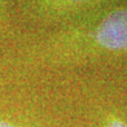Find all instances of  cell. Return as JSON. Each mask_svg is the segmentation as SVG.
<instances>
[{"mask_svg": "<svg viewBox=\"0 0 127 127\" xmlns=\"http://www.w3.org/2000/svg\"><path fill=\"white\" fill-rule=\"evenodd\" d=\"M35 55L39 60L57 65L126 62L127 5H117L62 29L40 45Z\"/></svg>", "mask_w": 127, "mask_h": 127, "instance_id": "cell-1", "label": "cell"}, {"mask_svg": "<svg viewBox=\"0 0 127 127\" xmlns=\"http://www.w3.org/2000/svg\"><path fill=\"white\" fill-rule=\"evenodd\" d=\"M122 1L123 0H40V4L48 13L65 20L67 27L121 5Z\"/></svg>", "mask_w": 127, "mask_h": 127, "instance_id": "cell-2", "label": "cell"}, {"mask_svg": "<svg viewBox=\"0 0 127 127\" xmlns=\"http://www.w3.org/2000/svg\"><path fill=\"white\" fill-rule=\"evenodd\" d=\"M94 127H127V112L118 106H106L97 113Z\"/></svg>", "mask_w": 127, "mask_h": 127, "instance_id": "cell-3", "label": "cell"}, {"mask_svg": "<svg viewBox=\"0 0 127 127\" xmlns=\"http://www.w3.org/2000/svg\"><path fill=\"white\" fill-rule=\"evenodd\" d=\"M0 127H36V126L26 123V122H18V121L0 118Z\"/></svg>", "mask_w": 127, "mask_h": 127, "instance_id": "cell-4", "label": "cell"}]
</instances>
